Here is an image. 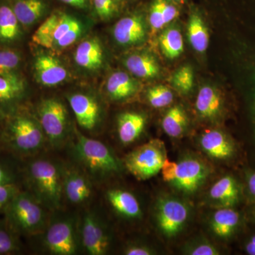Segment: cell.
<instances>
[{"instance_id":"6da1fadb","label":"cell","mask_w":255,"mask_h":255,"mask_svg":"<svg viewBox=\"0 0 255 255\" xmlns=\"http://www.w3.org/2000/svg\"><path fill=\"white\" fill-rule=\"evenodd\" d=\"M97 23L90 14L57 6L30 36L28 43L65 54L95 29Z\"/></svg>"},{"instance_id":"7a4b0ae2","label":"cell","mask_w":255,"mask_h":255,"mask_svg":"<svg viewBox=\"0 0 255 255\" xmlns=\"http://www.w3.org/2000/svg\"><path fill=\"white\" fill-rule=\"evenodd\" d=\"M23 189L50 212L63 209V162L40 155L21 160Z\"/></svg>"},{"instance_id":"3957f363","label":"cell","mask_w":255,"mask_h":255,"mask_svg":"<svg viewBox=\"0 0 255 255\" xmlns=\"http://www.w3.org/2000/svg\"><path fill=\"white\" fill-rule=\"evenodd\" d=\"M43 92L33 98L31 108L46 135L48 149L60 150L73 139L76 124L60 90Z\"/></svg>"},{"instance_id":"277c9868","label":"cell","mask_w":255,"mask_h":255,"mask_svg":"<svg viewBox=\"0 0 255 255\" xmlns=\"http://www.w3.org/2000/svg\"><path fill=\"white\" fill-rule=\"evenodd\" d=\"M1 148L23 160L48 149L46 135L31 108V104L7 116Z\"/></svg>"},{"instance_id":"5b68a950","label":"cell","mask_w":255,"mask_h":255,"mask_svg":"<svg viewBox=\"0 0 255 255\" xmlns=\"http://www.w3.org/2000/svg\"><path fill=\"white\" fill-rule=\"evenodd\" d=\"M60 92L68 102L79 130L89 136H98L105 127L108 104L98 84L77 81Z\"/></svg>"},{"instance_id":"8992f818","label":"cell","mask_w":255,"mask_h":255,"mask_svg":"<svg viewBox=\"0 0 255 255\" xmlns=\"http://www.w3.org/2000/svg\"><path fill=\"white\" fill-rule=\"evenodd\" d=\"M68 147L73 162L83 169L95 184L120 173L124 167L123 162L108 145L85 135L77 126Z\"/></svg>"},{"instance_id":"52a82bcc","label":"cell","mask_w":255,"mask_h":255,"mask_svg":"<svg viewBox=\"0 0 255 255\" xmlns=\"http://www.w3.org/2000/svg\"><path fill=\"white\" fill-rule=\"evenodd\" d=\"M64 55L78 81L98 83L112 68L108 43L96 28Z\"/></svg>"},{"instance_id":"ba28073f","label":"cell","mask_w":255,"mask_h":255,"mask_svg":"<svg viewBox=\"0 0 255 255\" xmlns=\"http://www.w3.org/2000/svg\"><path fill=\"white\" fill-rule=\"evenodd\" d=\"M26 73L36 88L58 91L78 81L66 57L28 43Z\"/></svg>"},{"instance_id":"9c48e42d","label":"cell","mask_w":255,"mask_h":255,"mask_svg":"<svg viewBox=\"0 0 255 255\" xmlns=\"http://www.w3.org/2000/svg\"><path fill=\"white\" fill-rule=\"evenodd\" d=\"M3 214L6 224L13 232L20 238H31L44 231L51 212L29 191L22 189Z\"/></svg>"},{"instance_id":"30bf717a","label":"cell","mask_w":255,"mask_h":255,"mask_svg":"<svg viewBox=\"0 0 255 255\" xmlns=\"http://www.w3.org/2000/svg\"><path fill=\"white\" fill-rule=\"evenodd\" d=\"M78 220L79 215L64 212L63 209L52 212L44 231L32 238L39 240V248L44 254H79Z\"/></svg>"},{"instance_id":"8fae6325","label":"cell","mask_w":255,"mask_h":255,"mask_svg":"<svg viewBox=\"0 0 255 255\" xmlns=\"http://www.w3.org/2000/svg\"><path fill=\"white\" fill-rule=\"evenodd\" d=\"M110 28L111 42L124 52L142 46L147 38L145 4L132 5Z\"/></svg>"},{"instance_id":"7c38bea8","label":"cell","mask_w":255,"mask_h":255,"mask_svg":"<svg viewBox=\"0 0 255 255\" xmlns=\"http://www.w3.org/2000/svg\"><path fill=\"white\" fill-rule=\"evenodd\" d=\"M78 233L80 253L88 255L108 254L112 235L96 210L85 209L79 215Z\"/></svg>"},{"instance_id":"4fadbf2b","label":"cell","mask_w":255,"mask_h":255,"mask_svg":"<svg viewBox=\"0 0 255 255\" xmlns=\"http://www.w3.org/2000/svg\"><path fill=\"white\" fill-rule=\"evenodd\" d=\"M166 158L163 142L155 139L132 150L122 162L124 167L136 179L145 180L160 172Z\"/></svg>"},{"instance_id":"5bb4252c","label":"cell","mask_w":255,"mask_h":255,"mask_svg":"<svg viewBox=\"0 0 255 255\" xmlns=\"http://www.w3.org/2000/svg\"><path fill=\"white\" fill-rule=\"evenodd\" d=\"M35 90L26 73L0 75V112L7 117L31 105Z\"/></svg>"},{"instance_id":"9a60e30c","label":"cell","mask_w":255,"mask_h":255,"mask_svg":"<svg viewBox=\"0 0 255 255\" xmlns=\"http://www.w3.org/2000/svg\"><path fill=\"white\" fill-rule=\"evenodd\" d=\"M95 183L88 174L74 162H63L64 204L85 209L95 195Z\"/></svg>"},{"instance_id":"2e32d148","label":"cell","mask_w":255,"mask_h":255,"mask_svg":"<svg viewBox=\"0 0 255 255\" xmlns=\"http://www.w3.org/2000/svg\"><path fill=\"white\" fill-rule=\"evenodd\" d=\"M101 93L108 103H125L141 92L142 82L124 68H111L98 82Z\"/></svg>"},{"instance_id":"e0dca14e","label":"cell","mask_w":255,"mask_h":255,"mask_svg":"<svg viewBox=\"0 0 255 255\" xmlns=\"http://www.w3.org/2000/svg\"><path fill=\"white\" fill-rule=\"evenodd\" d=\"M30 35L15 14L10 0H0V46L27 49Z\"/></svg>"},{"instance_id":"ac0fdd59","label":"cell","mask_w":255,"mask_h":255,"mask_svg":"<svg viewBox=\"0 0 255 255\" xmlns=\"http://www.w3.org/2000/svg\"><path fill=\"white\" fill-rule=\"evenodd\" d=\"M16 17L31 36L58 5L54 0H10Z\"/></svg>"},{"instance_id":"d6986e66","label":"cell","mask_w":255,"mask_h":255,"mask_svg":"<svg viewBox=\"0 0 255 255\" xmlns=\"http://www.w3.org/2000/svg\"><path fill=\"white\" fill-rule=\"evenodd\" d=\"M124 53L120 58L122 68L137 80H152L159 76L160 68L158 62L148 50L137 48Z\"/></svg>"},{"instance_id":"ffe728a7","label":"cell","mask_w":255,"mask_h":255,"mask_svg":"<svg viewBox=\"0 0 255 255\" xmlns=\"http://www.w3.org/2000/svg\"><path fill=\"white\" fill-rule=\"evenodd\" d=\"M188 216L187 206L177 199H163L157 205V223L162 232L168 237L175 236L181 231Z\"/></svg>"},{"instance_id":"44dd1931","label":"cell","mask_w":255,"mask_h":255,"mask_svg":"<svg viewBox=\"0 0 255 255\" xmlns=\"http://www.w3.org/2000/svg\"><path fill=\"white\" fill-rule=\"evenodd\" d=\"M209 174V168L202 161L186 158L178 163L176 178L172 183L180 190L194 192L201 187Z\"/></svg>"},{"instance_id":"7402d4cb","label":"cell","mask_w":255,"mask_h":255,"mask_svg":"<svg viewBox=\"0 0 255 255\" xmlns=\"http://www.w3.org/2000/svg\"><path fill=\"white\" fill-rule=\"evenodd\" d=\"M147 117L142 112L127 110L121 112L116 119V128L119 140L124 145L136 141L144 131Z\"/></svg>"},{"instance_id":"603a6c76","label":"cell","mask_w":255,"mask_h":255,"mask_svg":"<svg viewBox=\"0 0 255 255\" xmlns=\"http://www.w3.org/2000/svg\"><path fill=\"white\" fill-rule=\"evenodd\" d=\"M105 200L114 212L124 219L133 220L140 218L141 206L136 196L130 191L119 188L106 191Z\"/></svg>"},{"instance_id":"cb8c5ba5","label":"cell","mask_w":255,"mask_h":255,"mask_svg":"<svg viewBox=\"0 0 255 255\" xmlns=\"http://www.w3.org/2000/svg\"><path fill=\"white\" fill-rule=\"evenodd\" d=\"M131 6L129 0H90V14L97 24L108 23L120 17Z\"/></svg>"},{"instance_id":"d4e9b609","label":"cell","mask_w":255,"mask_h":255,"mask_svg":"<svg viewBox=\"0 0 255 255\" xmlns=\"http://www.w3.org/2000/svg\"><path fill=\"white\" fill-rule=\"evenodd\" d=\"M200 144L208 155L216 159H227L234 151L232 142L226 134L218 130L204 132L201 135Z\"/></svg>"},{"instance_id":"484cf974","label":"cell","mask_w":255,"mask_h":255,"mask_svg":"<svg viewBox=\"0 0 255 255\" xmlns=\"http://www.w3.org/2000/svg\"><path fill=\"white\" fill-rule=\"evenodd\" d=\"M187 34L191 47L198 53H203L209 44V35L200 11L196 6H191L188 21Z\"/></svg>"},{"instance_id":"4316f807","label":"cell","mask_w":255,"mask_h":255,"mask_svg":"<svg viewBox=\"0 0 255 255\" xmlns=\"http://www.w3.org/2000/svg\"><path fill=\"white\" fill-rule=\"evenodd\" d=\"M223 99L214 87H201L196 97V109L201 117L206 119L217 118L223 109Z\"/></svg>"},{"instance_id":"83f0119b","label":"cell","mask_w":255,"mask_h":255,"mask_svg":"<svg viewBox=\"0 0 255 255\" xmlns=\"http://www.w3.org/2000/svg\"><path fill=\"white\" fill-rule=\"evenodd\" d=\"M28 48L0 46V75L26 73Z\"/></svg>"},{"instance_id":"f1b7e54d","label":"cell","mask_w":255,"mask_h":255,"mask_svg":"<svg viewBox=\"0 0 255 255\" xmlns=\"http://www.w3.org/2000/svg\"><path fill=\"white\" fill-rule=\"evenodd\" d=\"M210 196L213 200L225 207L234 205L239 197V190L236 181L230 176L221 178L211 187Z\"/></svg>"},{"instance_id":"f546056e","label":"cell","mask_w":255,"mask_h":255,"mask_svg":"<svg viewBox=\"0 0 255 255\" xmlns=\"http://www.w3.org/2000/svg\"><path fill=\"white\" fill-rule=\"evenodd\" d=\"M11 184L22 185L21 160L0 147V186Z\"/></svg>"},{"instance_id":"4dcf8cb0","label":"cell","mask_w":255,"mask_h":255,"mask_svg":"<svg viewBox=\"0 0 255 255\" xmlns=\"http://www.w3.org/2000/svg\"><path fill=\"white\" fill-rule=\"evenodd\" d=\"M240 221L239 214L230 208L219 209L213 216L211 227L216 236L228 238L237 227Z\"/></svg>"},{"instance_id":"1f68e13d","label":"cell","mask_w":255,"mask_h":255,"mask_svg":"<svg viewBox=\"0 0 255 255\" xmlns=\"http://www.w3.org/2000/svg\"><path fill=\"white\" fill-rule=\"evenodd\" d=\"M188 124V117L181 106H174L165 114L162 120V127L167 135L172 137L182 136Z\"/></svg>"},{"instance_id":"d6a6232c","label":"cell","mask_w":255,"mask_h":255,"mask_svg":"<svg viewBox=\"0 0 255 255\" xmlns=\"http://www.w3.org/2000/svg\"><path fill=\"white\" fill-rule=\"evenodd\" d=\"M159 45L162 54L168 59H175L184 51L182 35L177 28H169L162 32Z\"/></svg>"},{"instance_id":"836d02e7","label":"cell","mask_w":255,"mask_h":255,"mask_svg":"<svg viewBox=\"0 0 255 255\" xmlns=\"http://www.w3.org/2000/svg\"><path fill=\"white\" fill-rule=\"evenodd\" d=\"M22 251L21 238L10 229L3 218L0 220V255H18Z\"/></svg>"},{"instance_id":"e575fe53","label":"cell","mask_w":255,"mask_h":255,"mask_svg":"<svg viewBox=\"0 0 255 255\" xmlns=\"http://www.w3.org/2000/svg\"><path fill=\"white\" fill-rule=\"evenodd\" d=\"M145 98L153 108H164L172 103L174 95L168 87L159 85L149 87L145 92Z\"/></svg>"},{"instance_id":"d590c367","label":"cell","mask_w":255,"mask_h":255,"mask_svg":"<svg viewBox=\"0 0 255 255\" xmlns=\"http://www.w3.org/2000/svg\"><path fill=\"white\" fill-rule=\"evenodd\" d=\"M172 85L181 93L188 94L191 91L194 84L193 69L189 65H184L173 74L171 80Z\"/></svg>"},{"instance_id":"8d00e7d4","label":"cell","mask_w":255,"mask_h":255,"mask_svg":"<svg viewBox=\"0 0 255 255\" xmlns=\"http://www.w3.org/2000/svg\"><path fill=\"white\" fill-rule=\"evenodd\" d=\"M22 189V185L18 184L0 186V214H4L10 203Z\"/></svg>"},{"instance_id":"74e56055","label":"cell","mask_w":255,"mask_h":255,"mask_svg":"<svg viewBox=\"0 0 255 255\" xmlns=\"http://www.w3.org/2000/svg\"><path fill=\"white\" fill-rule=\"evenodd\" d=\"M58 6H65L90 15V0H54Z\"/></svg>"},{"instance_id":"f35d334b","label":"cell","mask_w":255,"mask_h":255,"mask_svg":"<svg viewBox=\"0 0 255 255\" xmlns=\"http://www.w3.org/2000/svg\"><path fill=\"white\" fill-rule=\"evenodd\" d=\"M178 163L169 161L166 158L161 167V173L165 182H172L175 179L177 174Z\"/></svg>"},{"instance_id":"ab89813d","label":"cell","mask_w":255,"mask_h":255,"mask_svg":"<svg viewBox=\"0 0 255 255\" xmlns=\"http://www.w3.org/2000/svg\"><path fill=\"white\" fill-rule=\"evenodd\" d=\"M124 255H150L153 254L152 250L149 247L140 243H129L124 248Z\"/></svg>"},{"instance_id":"60d3db41","label":"cell","mask_w":255,"mask_h":255,"mask_svg":"<svg viewBox=\"0 0 255 255\" xmlns=\"http://www.w3.org/2000/svg\"><path fill=\"white\" fill-rule=\"evenodd\" d=\"M189 254L192 255H217L219 251L213 245L208 243H199L193 247L189 251Z\"/></svg>"},{"instance_id":"b9f144b4","label":"cell","mask_w":255,"mask_h":255,"mask_svg":"<svg viewBox=\"0 0 255 255\" xmlns=\"http://www.w3.org/2000/svg\"><path fill=\"white\" fill-rule=\"evenodd\" d=\"M246 251L249 255H255V236L247 244Z\"/></svg>"},{"instance_id":"7bdbcfd3","label":"cell","mask_w":255,"mask_h":255,"mask_svg":"<svg viewBox=\"0 0 255 255\" xmlns=\"http://www.w3.org/2000/svg\"><path fill=\"white\" fill-rule=\"evenodd\" d=\"M248 187L251 194L255 197V173L251 174L248 178Z\"/></svg>"},{"instance_id":"ee69618b","label":"cell","mask_w":255,"mask_h":255,"mask_svg":"<svg viewBox=\"0 0 255 255\" xmlns=\"http://www.w3.org/2000/svg\"><path fill=\"white\" fill-rule=\"evenodd\" d=\"M6 116L0 112V147H1V136H2L3 130H4L5 121Z\"/></svg>"},{"instance_id":"f6af8a7d","label":"cell","mask_w":255,"mask_h":255,"mask_svg":"<svg viewBox=\"0 0 255 255\" xmlns=\"http://www.w3.org/2000/svg\"><path fill=\"white\" fill-rule=\"evenodd\" d=\"M170 1L175 3V4L179 5V6H182V5L187 3L188 0H170Z\"/></svg>"},{"instance_id":"bcb514c9","label":"cell","mask_w":255,"mask_h":255,"mask_svg":"<svg viewBox=\"0 0 255 255\" xmlns=\"http://www.w3.org/2000/svg\"><path fill=\"white\" fill-rule=\"evenodd\" d=\"M129 1H130V4L132 5L136 4V3L140 2V0H129Z\"/></svg>"},{"instance_id":"7dc6e473","label":"cell","mask_w":255,"mask_h":255,"mask_svg":"<svg viewBox=\"0 0 255 255\" xmlns=\"http://www.w3.org/2000/svg\"></svg>"}]
</instances>
